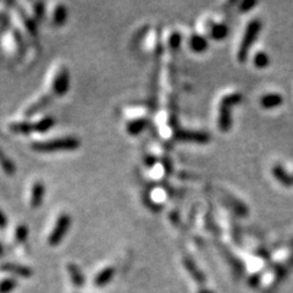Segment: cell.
<instances>
[{"mask_svg": "<svg viewBox=\"0 0 293 293\" xmlns=\"http://www.w3.org/2000/svg\"><path fill=\"white\" fill-rule=\"evenodd\" d=\"M284 103V98L277 93H269L260 98V105L264 109H275Z\"/></svg>", "mask_w": 293, "mask_h": 293, "instance_id": "obj_10", "label": "cell"}, {"mask_svg": "<svg viewBox=\"0 0 293 293\" xmlns=\"http://www.w3.org/2000/svg\"><path fill=\"white\" fill-rule=\"evenodd\" d=\"M242 100V96L238 93L230 94L222 98L220 103V109H219V128L221 132H227L231 128L232 125V119H231V108L237 105L238 103H241Z\"/></svg>", "mask_w": 293, "mask_h": 293, "instance_id": "obj_3", "label": "cell"}, {"mask_svg": "<svg viewBox=\"0 0 293 293\" xmlns=\"http://www.w3.org/2000/svg\"><path fill=\"white\" fill-rule=\"evenodd\" d=\"M256 1H243L242 4H241L240 10L242 12H247V11H249L252 7L256 6Z\"/></svg>", "mask_w": 293, "mask_h": 293, "instance_id": "obj_26", "label": "cell"}, {"mask_svg": "<svg viewBox=\"0 0 293 293\" xmlns=\"http://www.w3.org/2000/svg\"><path fill=\"white\" fill-rule=\"evenodd\" d=\"M2 254H4V249H2V246L0 244V258L2 256Z\"/></svg>", "mask_w": 293, "mask_h": 293, "instance_id": "obj_31", "label": "cell"}, {"mask_svg": "<svg viewBox=\"0 0 293 293\" xmlns=\"http://www.w3.org/2000/svg\"><path fill=\"white\" fill-rule=\"evenodd\" d=\"M17 286V281L15 279H4L2 281H0V293H10L14 291Z\"/></svg>", "mask_w": 293, "mask_h": 293, "instance_id": "obj_22", "label": "cell"}, {"mask_svg": "<svg viewBox=\"0 0 293 293\" xmlns=\"http://www.w3.org/2000/svg\"><path fill=\"white\" fill-rule=\"evenodd\" d=\"M253 63H254V65H256V68H259V69L266 68V66H268L269 63H270V59H269L268 54L264 53V51L256 53V56H254Z\"/></svg>", "mask_w": 293, "mask_h": 293, "instance_id": "obj_23", "label": "cell"}, {"mask_svg": "<svg viewBox=\"0 0 293 293\" xmlns=\"http://www.w3.org/2000/svg\"><path fill=\"white\" fill-rule=\"evenodd\" d=\"M183 265H184V268L188 270V272L191 274V276L193 277L198 284H204L205 280H207V277H205V275L203 274L202 270L195 265V263L193 260H192L191 258H188V256L183 258Z\"/></svg>", "mask_w": 293, "mask_h": 293, "instance_id": "obj_9", "label": "cell"}, {"mask_svg": "<svg viewBox=\"0 0 293 293\" xmlns=\"http://www.w3.org/2000/svg\"><path fill=\"white\" fill-rule=\"evenodd\" d=\"M50 102H51L50 96H43L42 98H39L37 102H35L30 108H28L27 111H26V116H32V115L38 114V112L42 111L44 108H47Z\"/></svg>", "mask_w": 293, "mask_h": 293, "instance_id": "obj_14", "label": "cell"}, {"mask_svg": "<svg viewBox=\"0 0 293 293\" xmlns=\"http://www.w3.org/2000/svg\"><path fill=\"white\" fill-rule=\"evenodd\" d=\"M9 130L14 133H21V135H28L31 132H35L33 130V123L28 121H19L12 122L9 125Z\"/></svg>", "mask_w": 293, "mask_h": 293, "instance_id": "obj_17", "label": "cell"}, {"mask_svg": "<svg viewBox=\"0 0 293 293\" xmlns=\"http://www.w3.org/2000/svg\"><path fill=\"white\" fill-rule=\"evenodd\" d=\"M114 275H115V269L111 268V266L103 269L102 271L97 275L96 279H94V285H96L97 287L107 286V285L112 280Z\"/></svg>", "mask_w": 293, "mask_h": 293, "instance_id": "obj_11", "label": "cell"}, {"mask_svg": "<svg viewBox=\"0 0 293 293\" xmlns=\"http://www.w3.org/2000/svg\"><path fill=\"white\" fill-rule=\"evenodd\" d=\"M28 227L25 225V223H21L16 227L15 230V237H16L17 242H25L26 240L28 238Z\"/></svg>", "mask_w": 293, "mask_h": 293, "instance_id": "obj_24", "label": "cell"}, {"mask_svg": "<svg viewBox=\"0 0 293 293\" xmlns=\"http://www.w3.org/2000/svg\"><path fill=\"white\" fill-rule=\"evenodd\" d=\"M182 37L179 32H174L170 36V39H169V45L172 49H179L180 45H181Z\"/></svg>", "mask_w": 293, "mask_h": 293, "instance_id": "obj_25", "label": "cell"}, {"mask_svg": "<svg viewBox=\"0 0 293 293\" xmlns=\"http://www.w3.org/2000/svg\"><path fill=\"white\" fill-rule=\"evenodd\" d=\"M7 226V219L6 217H5L4 213L0 210V230H4L5 227Z\"/></svg>", "mask_w": 293, "mask_h": 293, "instance_id": "obj_29", "label": "cell"}, {"mask_svg": "<svg viewBox=\"0 0 293 293\" xmlns=\"http://www.w3.org/2000/svg\"><path fill=\"white\" fill-rule=\"evenodd\" d=\"M0 166H1L2 171L6 175H9V176H12V175L16 172V165H15L14 161L2 151V149H0Z\"/></svg>", "mask_w": 293, "mask_h": 293, "instance_id": "obj_15", "label": "cell"}, {"mask_svg": "<svg viewBox=\"0 0 293 293\" xmlns=\"http://www.w3.org/2000/svg\"><path fill=\"white\" fill-rule=\"evenodd\" d=\"M54 125H55V119L53 116H45L38 120L37 122H33V130H35V132L44 133L50 130Z\"/></svg>", "mask_w": 293, "mask_h": 293, "instance_id": "obj_16", "label": "cell"}, {"mask_svg": "<svg viewBox=\"0 0 293 293\" xmlns=\"http://www.w3.org/2000/svg\"><path fill=\"white\" fill-rule=\"evenodd\" d=\"M35 12L37 17H42L44 12V4L43 2H36L35 4Z\"/></svg>", "mask_w": 293, "mask_h": 293, "instance_id": "obj_27", "label": "cell"}, {"mask_svg": "<svg viewBox=\"0 0 293 293\" xmlns=\"http://www.w3.org/2000/svg\"><path fill=\"white\" fill-rule=\"evenodd\" d=\"M272 174H274L275 179L286 187H291L293 184V176L287 174V171L282 168L281 165H276L272 169Z\"/></svg>", "mask_w": 293, "mask_h": 293, "instance_id": "obj_12", "label": "cell"}, {"mask_svg": "<svg viewBox=\"0 0 293 293\" xmlns=\"http://www.w3.org/2000/svg\"><path fill=\"white\" fill-rule=\"evenodd\" d=\"M66 19H68V10L64 5H58L54 10L53 14V21L56 26H61L65 24Z\"/></svg>", "mask_w": 293, "mask_h": 293, "instance_id": "obj_20", "label": "cell"}, {"mask_svg": "<svg viewBox=\"0 0 293 293\" xmlns=\"http://www.w3.org/2000/svg\"><path fill=\"white\" fill-rule=\"evenodd\" d=\"M248 284L251 287H258L259 284H260V276H259V275H253V276H251V279H249Z\"/></svg>", "mask_w": 293, "mask_h": 293, "instance_id": "obj_28", "label": "cell"}, {"mask_svg": "<svg viewBox=\"0 0 293 293\" xmlns=\"http://www.w3.org/2000/svg\"><path fill=\"white\" fill-rule=\"evenodd\" d=\"M69 88H70V73L68 69L61 68L51 82V91H53V94L60 97L66 94Z\"/></svg>", "mask_w": 293, "mask_h": 293, "instance_id": "obj_5", "label": "cell"}, {"mask_svg": "<svg viewBox=\"0 0 293 293\" xmlns=\"http://www.w3.org/2000/svg\"><path fill=\"white\" fill-rule=\"evenodd\" d=\"M1 270L9 272V274H14L16 276L24 277V279H28V277L32 276L33 271L32 269L27 268V266L20 265V264L15 263H5L1 265Z\"/></svg>", "mask_w": 293, "mask_h": 293, "instance_id": "obj_8", "label": "cell"}, {"mask_svg": "<svg viewBox=\"0 0 293 293\" xmlns=\"http://www.w3.org/2000/svg\"><path fill=\"white\" fill-rule=\"evenodd\" d=\"M228 28L226 25L222 24H215L210 30V36H212L213 39L215 40H222L223 38L227 36Z\"/></svg>", "mask_w": 293, "mask_h": 293, "instance_id": "obj_21", "label": "cell"}, {"mask_svg": "<svg viewBox=\"0 0 293 293\" xmlns=\"http://www.w3.org/2000/svg\"><path fill=\"white\" fill-rule=\"evenodd\" d=\"M71 226V217L69 214H60V217L56 219L55 226L51 230L50 235L48 237V242L50 246H58L61 241L64 240V237L66 236L68 231L70 230Z\"/></svg>", "mask_w": 293, "mask_h": 293, "instance_id": "obj_4", "label": "cell"}, {"mask_svg": "<svg viewBox=\"0 0 293 293\" xmlns=\"http://www.w3.org/2000/svg\"><path fill=\"white\" fill-rule=\"evenodd\" d=\"M45 194V187L44 183L40 181H37L33 183L32 189H31V199L30 205L32 209H38L42 205L43 199H44Z\"/></svg>", "mask_w": 293, "mask_h": 293, "instance_id": "obj_7", "label": "cell"}, {"mask_svg": "<svg viewBox=\"0 0 293 293\" xmlns=\"http://www.w3.org/2000/svg\"><path fill=\"white\" fill-rule=\"evenodd\" d=\"M146 120L145 119H137V120H132L126 125V131H127L130 135L136 136L140 135L143 130L146 127Z\"/></svg>", "mask_w": 293, "mask_h": 293, "instance_id": "obj_19", "label": "cell"}, {"mask_svg": "<svg viewBox=\"0 0 293 293\" xmlns=\"http://www.w3.org/2000/svg\"><path fill=\"white\" fill-rule=\"evenodd\" d=\"M260 30H261V22L259 21L258 19L251 21L248 24V26H247L246 32H244L242 40H241L240 49H238V53H237V58L241 63H244V61L247 60V58H248L249 50H251L252 45L256 43Z\"/></svg>", "mask_w": 293, "mask_h": 293, "instance_id": "obj_2", "label": "cell"}, {"mask_svg": "<svg viewBox=\"0 0 293 293\" xmlns=\"http://www.w3.org/2000/svg\"><path fill=\"white\" fill-rule=\"evenodd\" d=\"M176 140L186 141V142H195V143H207L209 142L210 136L208 133L199 132V131H187L180 130L176 133Z\"/></svg>", "mask_w": 293, "mask_h": 293, "instance_id": "obj_6", "label": "cell"}, {"mask_svg": "<svg viewBox=\"0 0 293 293\" xmlns=\"http://www.w3.org/2000/svg\"><path fill=\"white\" fill-rule=\"evenodd\" d=\"M68 270H69V274H70L71 281H73L74 287L81 289V287L84 285V276L83 274H82L81 269H79L76 264L70 263L68 265Z\"/></svg>", "mask_w": 293, "mask_h": 293, "instance_id": "obj_13", "label": "cell"}, {"mask_svg": "<svg viewBox=\"0 0 293 293\" xmlns=\"http://www.w3.org/2000/svg\"><path fill=\"white\" fill-rule=\"evenodd\" d=\"M198 293H214V292L210 291V290H208V289H200L199 291H198Z\"/></svg>", "mask_w": 293, "mask_h": 293, "instance_id": "obj_30", "label": "cell"}, {"mask_svg": "<svg viewBox=\"0 0 293 293\" xmlns=\"http://www.w3.org/2000/svg\"><path fill=\"white\" fill-rule=\"evenodd\" d=\"M79 140L76 137H63L56 140L42 141L32 143L31 148L39 153H54V151H73L79 148Z\"/></svg>", "mask_w": 293, "mask_h": 293, "instance_id": "obj_1", "label": "cell"}, {"mask_svg": "<svg viewBox=\"0 0 293 293\" xmlns=\"http://www.w3.org/2000/svg\"><path fill=\"white\" fill-rule=\"evenodd\" d=\"M189 47L195 53H203L208 48V40L199 35H193L189 39Z\"/></svg>", "mask_w": 293, "mask_h": 293, "instance_id": "obj_18", "label": "cell"}]
</instances>
